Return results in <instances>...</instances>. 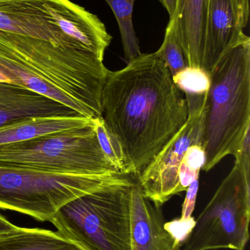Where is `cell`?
Masks as SVG:
<instances>
[{
  "label": "cell",
  "instance_id": "1",
  "mask_svg": "<svg viewBox=\"0 0 250 250\" xmlns=\"http://www.w3.org/2000/svg\"><path fill=\"white\" fill-rule=\"evenodd\" d=\"M101 117L139 176L186 123L189 106L165 63L141 54L124 68L109 71L101 94Z\"/></svg>",
  "mask_w": 250,
  "mask_h": 250
},
{
  "label": "cell",
  "instance_id": "2",
  "mask_svg": "<svg viewBox=\"0 0 250 250\" xmlns=\"http://www.w3.org/2000/svg\"><path fill=\"white\" fill-rule=\"evenodd\" d=\"M110 70L90 51L0 31V76L92 120Z\"/></svg>",
  "mask_w": 250,
  "mask_h": 250
},
{
  "label": "cell",
  "instance_id": "3",
  "mask_svg": "<svg viewBox=\"0 0 250 250\" xmlns=\"http://www.w3.org/2000/svg\"><path fill=\"white\" fill-rule=\"evenodd\" d=\"M210 75L201 140L205 171L227 156L239 154L250 130V37L230 48Z\"/></svg>",
  "mask_w": 250,
  "mask_h": 250
},
{
  "label": "cell",
  "instance_id": "4",
  "mask_svg": "<svg viewBox=\"0 0 250 250\" xmlns=\"http://www.w3.org/2000/svg\"><path fill=\"white\" fill-rule=\"evenodd\" d=\"M0 31L85 50L102 61L113 40L98 16L70 0H0Z\"/></svg>",
  "mask_w": 250,
  "mask_h": 250
},
{
  "label": "cell",
  "instance_id": "5",
  "mask_svg": "<svg viewBox=\"0 0 250 250\" xmlns=\"http://www.w3.org/2000/svg\"><path fill=\"white\" fill-rule=\"evenodd\" d=\"M130 178L69 201L50 223L83 250H132Z\"/></svg>",
  "mask_w": 250,
  "mask_h": 250
},
{
  "label": "cell",
  "instance_id": "6",
  "mask_svg": "<svg viewBox=\"0 0 250 250\" xmlns=\"http://www.w3.org/2000/svg\"><path fill=\"white\" fill-rule=\"evenodd\" d=\"M129 178L123 174L48 173L0 164V208L50 222L69 201Z\"/></svg>",
  "mask_w": 250,
  "mask_h": 250
},
{
  "label": "cell",
  "instance_id": "7",
  "mask_svg": "<svg viewBox=\"0 0 250 250\" xmlns=\"http://www.w3.org/2000/svg\"><path fill=\"white\" fill-rule=\"evenodd\" d=\"M0 164L48 173L123 174L103 152L93 120L83 127L0 145Z\"/></svg>",
  "mask_w": 250,
  "mask_h": 250
},
{
  "label": "cell",
  "instance_id": "8",
  "mask_svg": "<svg viewBox=\"0 0 250 250\" xmlns=\"http://www.w3.org/2000/svg\"><path fill=\"white\" fill-rule=\"evenodd\" d=\"M250 170L240 161L222 182L183 241V250H244L250 239Z\"/></svg>",
  "mask_w": 250,
  "mask_h": 250
},
{
  "label": "cell",
  "instance_id": "9",
  "mask_svg": "<svg viewBox=\"0 0 250 250\" xmlns=\"http://www.w3.org/2000/svg\"><path fill=\"white\" fill-rule=\"evenodd\" d=\"M208 92L203 96L186 95L189 106L186 123L137 176L144 196L158 207L182 192L179 185V167L187 148L193 144H201Z\"/></svg>",
  "mask_w": 250,
  "mask_h": 250
},
{
  "label": "cell",
  "instance_id": "10",
  "mask_svg": "<svg viewBox=\"0 0 250 250\" xmlns=\"http://www.w3.org/2000/svg\"><path fill=\"white\" fill-rule=\"evenodd\" d=\"M242 0H208L201 68L211 73L220 59L246 35Z\"/></svg>",
  "mask_w": 250,
  "mask_h": 250
},
{
  "label": "cell",
  "instance_id": "11",
  "mask_svg": "<svg viewBox=\"0 0 250 250\" xmlns=\"http://www.w3.org/2000/svg\"><path fill=\"white\" fill-rule=\"evenodd\" d=\"M160 207L145 198L138 181L131 188L132 250H180L182 240L166 227Z\"/></svg>",
  "mask_w": 250,
  "mask_h": 250
},
{
  "label": "cell",
  "instance_id": "12",
  "mask_svg": "<svg viewBox=\"0 0 250 250\" xmlns=\"http://www.w3.org/2000/svg\"><path fill=\"white\" fill-rule=\"evenodd\" d=\"M78 117L83 116L52 98L0 80V127L27 119Z\"/></svg>",
  "mask_w": 250,
  "mask_h": 250
},
{
  "label": "cell",
  "instance_id": "13",
  "mask_svg": "<svg viewBox=\"0 0 250 250\" xmlns=\"http://www.w3.org/2000/svg\"><path fill=\"white\" fill-rule=\"evenodd\" d=\"M208 0H178L179 37L189 67H201Z\"/></svg>",
  "mask_w": 250,
  "mask_h": 250
},
{
  "label": "cell",
  "instance_id": "14",
  "mask_svg": "<svg viewBox=\"0 0 250 250\" xmlns=\"http://www.w3.org/2000/svg\"><path fill=\"white\" fill-rule=\"evenodd\" d=\"M87 117H48L22 120L0 127V145L28 141L47 134L83 127L91 124Z\"/></svg>",
  "mask_w": 250,
  "mask_h": 250
},
{
  "label": "cell",
  "instance_id": "15",
  "mask_svg": "<svg viewBox=\"0 0 250 250\" xmlns=\"http://www.w3.org/2000/svg\"><path fill=\"white\" fill-rule=\"evenodd\" d=\"M0 250H83L57 232L39 229L19 230L0 238Z\"/></svg>",
  "mask_w": 250,
  "mask_h": 250
},
{
  "label": "cell",
  "instance_id": "16",
  "mask_svg": "<svg viewBox=\"0 0 250 250\" xmlns=\"http://www.w3.org/2000/svg\"><path fill=\"white\" fill-rule=\"evenodd\" d=\"M117 19L125 58L128 62L140 55L139 40L133 23V10L136 0H105Z\"/></svg>",
  "mask_w": 250,
  "mask_h": 250
},
{
  "label": "cell",
  "instance_id": "17",
  "mask_svg": "<svg viewBox=\"0 0 250 250\" xmlns=\"http://www.w3.org/2000/svg\"><path fill=\"white\" fill-rule=\"evenodd\" d=\"M155 54L165 63L172 76L187 67L179 37V22L176 16L169 21L164 41Z\"/></svg>",
  "mask_w": 250,
  "mask_h": 250
},
{
  "label": "cell",
  "instance_id": "18",
  "mask_svg": "<svg viewBox=\"0 0 250 250\" xmlns=\"http://www.w3.org/2000/svg\"><path fill=\"white\" fill-rule=\"evenodd\" d=\"M93 123L103 152L120 173L129 176L130 168L123 148L117 138L108 130L102 117L94 119Z\"/></svg>",
  "mask_w": 250,
  "mask_h": 250
},
{
  "label": "cell",
  "instance_id": "19",
  "mask_svg": "<svg viewBox=\"0 0 250 250\" xmlns=\"http://www.w3.org/2000/svg\"><path fill=\"white\" fill-rule=\"evenodd\" d=\"M173 83L185 95L203 96L209 90L211 75L201 67H187L173 76Z\"/></svg>",
  "mask_w": 250,
  "mask_h": 250
},
{
  "label": "cell",
  "instance_id": "20",
  "mask_svg": "<svg viewBox=\"0 0 250 250\" xmlns=\"http://www.w3.org/2000/svg\"><path fill=\"white\" fill-rule=\"evenodd\" d=\"M205 163V153L201 144H193L185 152L179 167V185L182 192L199 179L200 171Z\"/></svg>",
  "mask_w": 250,
  "mask_h": 250
},
{
  "label": "cell",
  "instance_id": "21",
  "mask_svg": "<svg viewBox=\"0 0 250 250\" xmlns=\"http://www.w3.org/2000/svg\"><path fill=\"white\" fill-rule=\"evenodd\" d=\"M198 188H199V181L198 179H196L189 185V188L186 189V195L184 203H183L181 220L189 221L193 219L192 217V214L194 208H195Z\"/></svg>",
  "mask_w": 250,
  "mask_h": 250
},
{
  "label": "cell",
  "instance_id": "22",
  "mask_svg": "<svg viewBox=\"0 0 250 250\" xmlns=\"http://www.w3.org/2000/svg\"><path fill=\"white\" fill-rule=\"evenodd\" d=\"M20 227L15 226L13 223L4 218L1 214H0V238L7 236L10 233H13L19 230Z\"/></svg>",
  "mask_w": 250,
  "mask_h": 250
},
{
  "label": "cell",
  "instance_id": "23",
  "mask_svg": "<svg viewBox=\"0 0 250 250\" xmlns=\"http://www.w3.org/2000/svg\"><path fill=\"white\" fill-rule=\"evenodd\" d=\"M159 1L168 12L170 19H172L176 15L178 0H159Z\"/></svg>",
  "mask_w": 250,
  "mask_h": 250
},
{
  "label": "cell",
  "instance_id": "24",
  "mask_svg": "<svg viewBox=\"0 0 250 250\" xmlns=\"http://www.w3.org/2000/svg\"><path fill=\"white\" fill-rule=\"evenodd\" d=\"M243 4L244 11H245V19L249 21L250 17V0H242Z\"/></svg>",
  "mask_w": 250,
  "mask_h": 250
},
{
  "label": "cell",
  "instance_id": "25",
  "mask_svg": "<svg viewBox=\"0 0 250 250\" xmlns=\"http://www.w3.org/2000/svg\"><path fill=\"white\" fill-rule=\"evenodd\" d=\"M180 250H183L180 249Z\"/></svg>",
  "mask_w": 250,
  "mask_h": 250
}]
</instances>
